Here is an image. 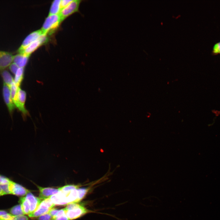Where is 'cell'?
Wrapping results in <instances>:
<instances>
[{
  "instance_id": "cell-1",
  "label": "cell",
  "mask_w": 220,
  "mask_h": 220,
  "mask_svg": "<svg viewBox=\"0 0 220 220\" xmlns=\"http://www.w3.org/2000/svg\"><path fill=\"white\" fill-rule=\"evenodd\" d=\"M10 89L11 98L15 107L22 112L24 117H25L29 114L25 107L26 96L25 92L20 87H17L15 82L11 86Z\"/></svg>"
},
{
  "instance_id": "cell-2",
  "label": "cell",
  "mask_w": 220,
  "mask_h": 220,
  "mask_svg": "<svg viewBox=\"0 0 220 220\" xmlns=\"http://www.w3.org/2000/svg\"><path fill=\"white\" fill-rule=\"evenodd\" d=\"M64 209L65 214L69 220L77 219L91 212L78 203L69 204Z\"/></svg>"
},
{
  "instance_id": "cell-3",
  "label": "cell",
  "mask_w": 220,
  "mask_h": 220,
  "mask_svg": "<svg viewBox=\"0 0 220 220\" xmlns=\"http://www.w3.org/2000/svg\"><path fill=\"white\" fill-rule=\"evenodd\" d=\"M62 21L59 14L49 15L41 29L43 34L47 35L54 31L59 27Z\"/></svg>"
},
{
  "instance_id": "cell-4",
  "label": "cell",
  "mask_w": 220,
  "mask_h": 220,
  "mask_svg": "<svg viewBox=\"0 0 220 220\" xmlns=\"http://www.w3.org/2000/svg\"><path fill=\"white\" fill-rule=\"evenodd\" d=\"M55 205L50 198L42 200L36 210L28 216L31 218H37L48 213Z\"/></svg>"
},
{
  "instance_id": "cell-5",
  "label": "cell",
  "mask_w": 220,
  "mask_h": 220,
  "mask_svg": "<svg viewBox=\"0 0 220 220\" xmlns=\"http://www.w3.org/2000/svg\"><path fill=\"white\" fill-rule=\"evenodd\" d=\"M81 1L80 0H72L68 6L61 10L59 14L62 21L70 15L79 11Z\"/></svg>"
},
{
  "instance_id": "cell-6",
  "label": "cell",
  "mask_w": 220,
  "mask_h": 220,
  "mask_svg": "<svg viewBox=\"0 0 220 220\" xmlns=\"http://www.w3.org/2000/svg\"><path fill=\"white\" fill-rule=\"evenodd\" d=\"M14 53L0 50V72L6 70L13 62Z\"/></svg>"
},
{
  "instance_id": "cell-7",
  "label": "cell",
  "mask_w": 220,
  "mask_h": 220,
  "mask_svg": "<svg viewBox=\"0 0 220 220\" xmlns=\"http://www.w3.org/2000/svg\"><path fill=\"white\" fill-rule=\"evenodd\" d=\"M48 40L47 35L42 34L38 39L29 45L20 53L29 56L32 53L40 46L46 42Z\"/></svg>"
},
{
  "instance_id": "cell-8",
  "label": "cell",
  "mask_w": 220,
  "mask_h": 220,
  "mask_svg": "<svg viewBox=\"0 0 220 220\" xmlns=\"http://www.w3.org/2000/svg\"><path fill=\"white\" fill-rule=\"evenodd\" d=\"M8 189L9 194L18 196H24L30 192L28 189L21 185L11 180L8 185Z\"/></svg>"
},
{
  "instance_id": "cell-9",
  "label": "cell",
  "mask_w": 220,
  "mask_h": 220,
  "mask_svg": "<svg viewBox=\"0 0 220 220\" xmlns=\"http://www.w3.org/2000/svg\"><path fill=\"white\" fill-rule=\"evenodd\" d=\"M2 94L5 103L8 108L10 115L12 117L15 106L11 98L10 89L4 82L2 88Z\"/></svg>"
},
{
  "instance_id": "cell-10",
  "label": "cell",
  "mask_w": 220,
  "mask_h": 220,
  "mask_svg": "<svg viewBox=\"0 0 220 220\" xmlns=\"http://www.w3.org/2000/svg\"><path fill=\"white\" fill-rule=\"evenodd\" d=\"M42 34L41 30L35 31L29 34L24 40L21 44L17 50L16 52L20 53L29 45L38 39Z\"/></svg>"
},
{
  "instance_id": "cell-11",
  "label": "cell",
  "mask_w": 220,
  "mask_h": 220,
  "mask_svg": "<svg viewBox=\"0 0 220 220\" xmlns=\"http://www.w3.org/2000/svg\"><path fill=\"white\" fill-rule=\"evenodd\" d=\"M36 186L39 190V197L42 200L48 198L60 192L58 188L57 189L51 187H43L38 185H36Z\"/></svg>"
},
{
  "instance_id": "cell-12",
  "label": "cell",
  "mask_w": 220,
  "mask_h": 220,
  "mask_svg": "<svg viewBox=\"0 0 220 220\" xmlns=\"http://www.w3.org/2000/svg\"><path fill=\"white\" fill-rule=\"evenodd\" d=\"M25 197L30 206V214L36 210L42 200L39 197L35 196L30 192L27 194Z\"/></svg>"
},
{
  "instance_id": "cell-13",
  "label": "cell",
  "mask_w": 220,
  "mask_h": 220,
  "mask_svg": "<svg viewBox=\"0 0 220 220\" xmlns=\"http://www.w3.org/2000/svg\"><path fill=\"white\" fill-rule=\"evenodd\" d=\"M29 56L18 53L14 55L13 62L16 64L19 67L24 68L26 65Z\"/></svg>"
},
{
  "instance_id": "cell-14",
  "label": "cell",
  "mask_w": 220,
  "mask_h": 220,
  "mask_svg": "<svg viewBox=\"0 0 220 220\" xmlns=\"http://www.w3.org/2000/svg\"><path fill=\"white\" fill-rule=\"evenodd\" d=\"M1 75L3 79V82L10 88L14 82V79L11 75L7 70H5L1 72Z\"/></svg>"
},
{
  "instance_id": "cell-15",
  "label": "cell",
  "mask_w": 220,
  "mask_h": 220,
  "mask_svg": "<svg viewBox=\"0 0 220 220\" xmlns=\"http://www.w3.org/2000/svg\"><path fill=\"white\" fill-rule=\"evenodd\" d=\"M19 201L24 215H29L30 214V206L26 197H20Z\"/></svg>"
},
{
  "instance_id": "cell-16",
  "label": "cell",
  "mask_w": 220,
  "mask_h": 220,
  "mask_svg": "<svg viewBox=\"0 0 220 220\" xmlns=\"http://www.w3.org/2000/svg\"><path fill=\"white\" fill-rule=\"evenodd\" d=\"M61 0H55L52 2L49 15L59 14L61 10Z\"/></svg>"
},
{
  "instance_id": "cell-17",
  "label": "cell",
  "mask_w": 220,
  "mask_h": 220,
  "mask_svg": "<svg viewBox=\"0 0 220 220\" xmlns=\"http://www.w3.org/2000/svg\"><path fill=\"white\" fill-rule=\"evenodd\" d=\"M24 68L19 67L15 74L14 81L17 87H20L23 79Z\"/></svg>"
},
{
  "instance_id": "cell-18",
  "label": "cell",
  "mask_w": 220,
  "mask_h": 220,
  "mask_svg": "<svg viewBox=\"0 0 220 220\" xmlns=\"http://www.w3.org/2000/svg\"><path fill=\"white\" fill-rule=\"evenodd\" d=\"M10 214L13 216H18L24 215L20 204L16 205L9 209Z\"/></svg>"
},
{
  "instance_id": "cell-19",
  "label": "cell",
  "mask_w": 220,
  "mask_h": 220,
  "mask_svg": "<svg viewBox=\"0 0 220 220\" xmlns=\"http://www.w3.org/2000/svg\"><path fill=\"white\" fill-rule=\"evenodd\" d=\"M79 186L78 185H68L59 188L58 189L60 192H66L77 189L79 188Z\"/></svg>"
},
{
  "instance_id": "cell-20",
  "label": "cell",
  "mask_w": 220,
  "mask_h": 220,
  "mask_svg": "<svg viewBox=\"0 0 220 220\" xmlns=\"http://www.w3.org/2000/svg\"><path fill=\"white\" fill-rule=\"evenodd\" d=\"M212 53L214 55L220 54V41L214 44L213 47Z\"/></svg>"
},
{
  "instance_id": "cell-21",
  "label": "cell",
  "mask_w": 220,
  "mask_h": 220,
  "mask_svg": "<svg viewBox=\"0 0 220 220\" xmlns=\"http://www.w3.org/2000/svg\"><path fill=\"white\" fill-rule=\"evenodd\" d=\"M10 180L8 178L0 175V186L8 185Z\"/></svg>"
},
{
  "instance_id": "cell-22",
  "label": "cell",
  "mask_w": 220,
  "mask_h": 220,
  "mask_svg": "<svg viewBox=\"0 0 220 220\" xmlns=\"http://www.w3.org/2000/svg\"><path fill=\"white\" fill-rule=\"evenodd\" d=\"M37 218L38 220H51L53 218L52 217L48 212Z\"/></svg>"
},
{
  "instance_id": "cell-23",
  "label": "cell",
  "mask_w": 220,
  "mask_h": 220,
  "mask_svg": "<svg viewBox=\"0 0 220 220\" xmlns=\"http://www.w3.org/2000/svg\"><path fill=\"white\" fill-rule=\"evenodd\" d=\"M9 68L10 71L15 75L17 70L19 67L15 63L13 62L10 65Z\"/></svg>"
},
{
  "instance_id": "cell-24",
  "label": "cell",
  "mask_w": 220,
  "mask_h": 220,
  "mask_svg": "<svg viewBox=\"0 0 220 220\" xmlns=\"http://www.w3.org/2000/svg\"><path fill=\"white\" fill-rule=\"evenodd\" d=\"M13 220H29L28 217L24 215L14 216Z\"/></svg>"
},
{
  "instance_id": "cell-25",
  "label": "cell",
  "mask_w": 220,
  "mask_h": 220,
  "mask_svg": "<svg viewBox=\"0 0 220 220\" xmlns=\"http://www.w3.org/2000/svg\"><path fill=\"white\" fill-rule=\"evenodd\" d=\"M72 0H62L61 1V9L68 6Z\"/></svg>"
},
{
  "instance_id": "cell-26",
  "label": "cell",
  "mask_w": 220,
  "mask_h": 220,
  "mask_svg": "<svg viewBox=\"0 0 220 220\" xmlns=\"http://www.w3.org/2000/svg\"><path fill=\"white\" fill-rule=\"evenodd\" d=\"M53 220H69L65 214L53 218Z\"/></svg>"
},
{
  "instance_id": "cell-27",
  "label": "cell",
  "mask_w": 220,
  "mask_h": 220,
  "mask_svg": "<svg viewBox=\"0 0 220 220\" xmlns=\"http://www.w3.org/2000/svg\"><path fill=\"white\" fill-rule=\"evenodd\" d=\"M59 210L53 208L48 211V213L50 214L53 218L56 215Z\"/></svg>"
},
{
  "instance_id": "cell-28",
  "label": "cell",
  "mask_w": 220,
  "mask_h": 220,
  "mask_svg": "<svg viewBox=\"0 0 220 220\" xmlns=\"http://www.w3.org/2000/svg\"><path fill=\"white\" fill-rule=\"evenodd\" d=\"M7 193L0 186V196L7 195Z\"/></svg>"
},
{
  "instance_id": "cell-29",
  "label": "cell",
  "mask_w": 220,
  "mask_h": 220,
  "mask_svg": "<svg viewBox=\"0 0 220 220\" xmlns=\"http://www.w3.org/2000/svg\"><path fill=\"white\" fill-rule=\"evenodd\" d=\"M8 213L4 210H0V217L5 215Z\"/></svg>"
},
{
  "instance_id": "cell-30",
  "label": "cell",
  "mask_w": 220,
  "mask_h": 220,
  "mask_svg": "<svg viewBox=\"0 0 220 220\" xmlns=\"http://www.w3.org/2000/svg\"><path fill=\"white\" fill-rule=\"evenodd\" d=\"M51 220H53V219H51Z\"/></svg>"
}]
</instances>
